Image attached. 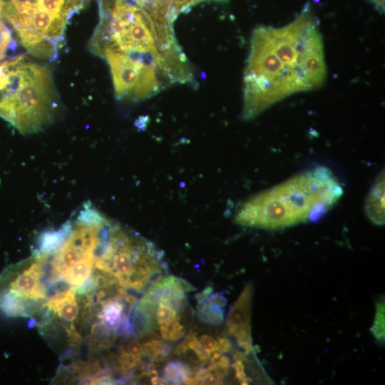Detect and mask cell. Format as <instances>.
<instances>
[{
    "label": "cell",
    "instance_id": "cell-16",
    "mask_svg": "<svg viewBox=\"0 0 385 385\" xmlns=\"http://www.w3.org/2000/svg\"><path fill=\"white\" fill-rule=\"evenodd\" d=\"M235 371V376L241 384H248L249 379L244 371V364L242 360L237 359L232 365Z\"/></svg>",
    "mask_w": 385,
    "mask_h": 385
},
{
    "label": "cell",
    "instance_id": "cell-12",
    "mask_svg": "<svg viewBox=\"0 0 385 385\" xmlns=\"http://www.w3.org/2000/svg\"><path fill=\"white\" fill-rule=\"evenodd\" d=\"M155 317L160 325L171 323L177 317V311L167 304L158 303Z\"/></svg>",
    "mask_w": 385,
    "mask_h": 385
},
{
    "label": "cell",
    "instance_id": "cell-9",
    "mask_svg": "<svg viewBox=\"0 0 385 385\" xmlns=\"http://www.w3.org/2000/svg\"><path fill=\"white\" fill-rule=\"evenodd\" d=\"M123 304L118 299H108L103 303V307L98 317L99 324L109 331L117 332L124 317Z\"/></svg>",
    "mask_w": 385,
    "mask_h": 385
},
{
    "label": "cell",
    "instance_id": "cell-1",
    "mask_svg": "<svg viewBox=\"0 0 385 385\" xmlns=\"http://www.w3.org/2000/svg\"><path fill=\"white\" fill-rule=\"evenodd\" d=\"M326 73L322 37L309 4L284 26L257 27L243 76V118H253L292 94L320 87Z\"/></svg>",
    "mask_w": 385,
    "mask_h": 385
},
{
    "label": "cell",
    "instance_id": "cell-23",
    "mask_svg": "<svg viewBox=\"0 0 385 385\" xmlns=\"http://www.w3.org/2000/svg\"><path fill=\"white\" fill-rule=\"evenodd\" d=\"M2 7H3V1L0 0V18L1 17Z\"/></svg>",
    "mask_w": 385,
    "mask_h": 385
},
{
    "label": "cell",
    "instance_id": "cell-15",
    "mask_svg": "<svg viewBox=\"0 0 385 385\" xmlns=\"http://www.w3.org/2000/svg\"><path fill=\"white\" fill-rule=\"evenodd\" d=\"M198 341L200 346L210 354L215 351L216 340L211 335L202 334Z\"/></svg>",
    "mask_w": 385,
    "mask_h": 385
},
{
    "label": "cell",
    "instance_id": "cell-20",
    "mask_svg": "<svg viewBox=\"0 0 385 385\" xmlns=\"http://www.w3.org/2000/svg\"><path fill=\"white\" fill-rule=\"evenodd\" d=\"M202 384H219L220 381L216 377V376L212 373L208 372L200 381Z\"/></svg>",
    "mask_w": 385,
    "mask_h": 385
},
{
    "label": "cell",
    "instance_id": "cell-10",
    "mask_svg": "<svg viewBox=\"0 0 385 385\" xmlns=\"http://www.w3.org/2000/svg\"><path fill=\"white\" fill-rule=\"evenodd\" d=\"M199 310L198 316L205 322L217 325L223 322V312L220 307L210 304L208 302Z\"/></svg>",
    "mask_w": 385,
    "mask_h": 385
},
{
    "label": "cell",
    "instance_id": "cell-21",
    "mask_svg": "<svg viewBox=\"0 0 385 385\" xmlns=\"http://www.w3.org/2000/svg\"><path fill=\"white\" fill-rule=\"evenodd\" d=\"M205 1H224V0H180V5L183 12H185L188 9L195 6V4Z\"/></svg>",
    "mask_w": 385,
    "mask_h": 385
},
{
    "label": "cell",
    "instance_id": "cell-6",
    "mask_svg": "<svg viewBox=\"0 0 385 385\" xmlns=\"http://www.w3.org/2000/svg\"><path fill=\"white\" fill-rule=\"evenodd\" d=\"M43 269V259L38 252L6 267L0 275V310L9 317H29L31 304L46 296L41 283Z\"/></svg>",
    "mask_w": 385,
    "mask_h": 385
},
{
    "label": "cell",
    "instance_id": "cell-19",
    "mask_svg": "<svg viewBox=\"0 0 385 385\" xmlns=\"http://www.w3.org/2000/svg\"><path fill=\"white\" fill-rule=\"evenodd\" d=\"M208 297L209 298L207 299L210 304L222 307L226 304V299L218 294H214L210 296L209 295Z\"/></svg>",
    "mask_w": 385,
    "mask_h": 385
},
{
    "label": "cell",
    "instance_id": "cell-14",
    "mask_svg": "<svg viewBox=\"0 0 385 385\" xmlns=\"http://www.w3.org/2000/svg\"><path fill=\"white\" fill-rule=\"evenodd\" d=\"M185 334V327L180 323V317L171 322L168 340L171 342L177 341L181 339Z\"/></svg>",
    "mask_w": 385,
    "mask_h": 385
},
{
    "label": "cell",
    "instance_id": "cell-8",
    "mask_svg": "<svg viewBox=\"0 0 385 385\" xmlns=\"http://www.w3.org/2000/svg\"><path fill=\"white\" fill-rule=\"evenodd\" d=\"M384 176L380 175L375 182L366 201V213L370 220L377 225L384 221Z\"/></svg>",
    "mask_w": 385,
    "mask_h": 385
},
{
    "label": "cell",
    "instance_id": "cell-18",
    "mask_svg": "<svg viewBox=\"0 0 385 385\" xmlns=\"http://www.w3.org/2000/svg\"><path fill=\"white\" fill-rule=\"evenodd\" d=\"M232 348L231 342L226 337H220L216 340L215 351L221 353L227 352Z\"/></svg>",
    "mask_w": 385,
    "mask_h": 385
},
{
    "label": "cell",
    "instance_id": "cell-4",
    "mask_svg": "<svg viewBox=\"0 0 385 385\" xmlns=\"http://www.w3.org/2000/svg\"><path fill=\"white\" fill-rule=\"evenodd\" d=\"M89 0H6L1 16L16 31L33 56L50 58L58 54L71 17Z\"/></svg>",
    "mask_w": 385,
    "mask_h": 385
},
{
    "label": "cell",
    "instance_id": "cell-5",
    "mask_svg": "<svg viewBox=\"0 0 385 385\" xmlns=\"http://www.w3.org/2000/svg\"><path fill=\"white\" fill-rule=\"evenodd\" d=\"M59 107L49 69L24 59L14 89L0 102V117L21 133L31 134L53 123Z\"/></svg>",
    "mask_w": 385,
    "mask_h": 385
},
{
    "label": "cell",
    "instance_id": "cell-3",
    "mask_svg": "<svg viewBox=\"0 0 385 385\" xmlns=\"http://www.w3.org/2000/svg\"><path fill=\"white\" fill-rule=\"evenodd\" d=\"M343 188L326 167L301 172L255 195L238 209L241 225L279 229L319 219L339 201Z\"/></svg>",
    "mask_w": 385,
    "mask_h": 385
},
{
    "label": "cell",
    "instance_id": "cell-2",
    "mask_svg": "<svg viewBox=\"0 0 385 385\" xmlns=\"http://www.w3.org/2000/svg\"><path fill=\"white\" fill-rule=\"evenodd\" d=\"M99 22L89 40L97 56L113 52L130 62L142 80L168 86L192 83L190 66L178 45L173 23L135 0H98Z\"/></svg>",
    "mask_w": 385,
    "mask_h": 385
},
{
    "label": "cell",
    "instance_id": "cell-13",
    "mask_svg": "<svg viewBox=\"0 0 385 385\" xmlns=\"http://www.w3.org/2000/svg\"><path fill=\"white\" fill-rule=\"evenodd\" d=\"M165 376L168 381L172 384H180L183 382L181 374L174 361L166 365Z\"/></svg>",
    "mask_w": 385,
    "mask_h": 385
},
{
    "label": "cell",
    "instance_id": "cell-17",
    "mask_svg": "<svg viewBox=\"0 0 385 385\" xmlns=\"http://www.w3.org/2000/svg\"><path fill=\"white\" fill-rule=\"evenodd\" d=\"M126 351L130 354L141 358L143 355V348L138 341H131L127 344Z\"/></svg>",
    "mask_w": 385,
    "mask_h": 385
},
{
    "label": "cell",
    "instance_id": "cell-22",
    "mask_svg": "<svg viewBox=\"0 0 385 385\" xmlns=\"http://www.w3.org/2000/svg\"><path fill=\"white\" fill-rule=\"evenodd\" d=\"M150 381L153 384H167L165 382H168L167 379H164L158 375L151 376Z\"/></svg>",
    "mask_w": 385,
    "mask_h": 385
},
{
    "label": "cell",
    "instance_id": "cell-11",
    "mask_svg": "<svg viewBox=\"0 0 385 385\" xmlns=\"http://www.w3.org/2000/svg\"><path fill=\"white\" fill-rule=\"evenodd\" d=\"M372 334L376 337L378 342L384 344V303L380 302L376 305V312L375 320L371 328Z\"/></svg>",
    "mask_w": 385,
    "mask_h": 385
},
{
    "label": "cell",
    "instance_id": "cell-7",
    "mask_svg": "<svg viewBox=\"0 0 385 385\" xmlns=\"http://www.w3.org/2000/svg\"><path fill=\"white\" fill-rule=\"evenodd\" d=\"M253 294L252 284H247L232 307L227 318V331L236 339L238 344L246 351H251L250 335L251 302Z\"/></svg>",
    "mask_w": 385,
    "mask_h": 385
}]
</instances>
